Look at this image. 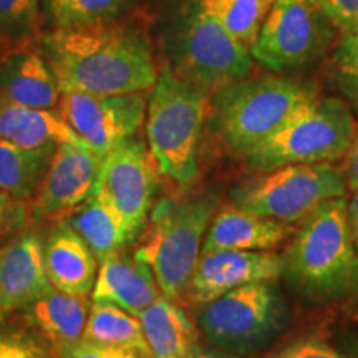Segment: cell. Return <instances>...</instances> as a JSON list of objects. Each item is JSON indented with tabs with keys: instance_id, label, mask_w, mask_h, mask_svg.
<instances>
[{
	"instance_id": "obj_1",
	"label": "cell",
	"mask_w": 358,
	"mask_h": 358,
	"mask_svg": "<svg viewBox=\"0 0 358 358\" xmlns=\"http://www.w3.org/2000/svg\"><path fill=\"white\" fill-rule=\"evenodd\" d=\"M42 52L62 93H143L158 78L145 35L110 22L57 27L43 35Z\"/></svg>"
},
{
	"instance_id": "obj_2",
	"label": "cell",
	"mask_w": 358,
	"mask_h": 358,
	"mask_svg": "<svg viewBox=\"0 0 358 358\" xmlns=\"http://www.w3.org/2000/svg\"><path fill=\"white\" fill-rule=\"evenodd\" d=\"M216 209L213 192L164 196L153 204L133 256L150 266L161 295L176 301L186 294Z\"/></svg>"
},
{
	"instance_id": "obj_3",
	"label": "cell",
	"mask_w": 358,
	"mask_h": 358,
	"mask_svg": "<svg viewBox=\"0 0 358 358\" xmlns=\"http://www.w3.org/2000/svg\"><path fill=\"white\" fill-rule=\"evenodd\" d=\"M208 111V93L171 69L159 71L146 105L148 148L158 171L181 187L199 176L198 146Z\"/></svg>"
},
{
	"instance_id": "obj_4",
	"label": "cell",
	"mask_w": 358,
	"mask_h": 358,
	"mask_svg": "<svg viewBox=\"0 0 358 358\" xmlns=\"http://www.w3.org/2000/svg\"><path fill=\"white\" fill-rule=\"evenodd\" d=\"M285 272L313 294L358 287V250L345 196L325 201L303 219L285 257Z\"/></svg>"
},
{
	"instance_id": "obj_5",
	"label": "cell",
	"mask_w": 358,
	"mask_h": 358,
	"mask_svg": "<svg viewBox=\"0 0 358 358\" xmlns=\"http://www.w3.org/2000/svg\"><path fill=\"white\" fill-rule=\"evenodd\" d=\"M213 95L214 120L222 140L244 156L317 98L307 85L279 77H245Z\"/></svg>"
},
{
	"instance_id": "obj_6",
	"label": "cell",
	"mask_w": 358,
	"mask_h": 358,
	"mask_svg": "<svg viewBox=\"0 0 358 358\" xmlns=\"http://www.w3.org/2000/svg\"><path fill=\"white\" fill-rule=\"evenodd\" d=\"M357 128L342 101L313 98L284 127L252 148L245 159L250 168L262 173L287 164L335 163L347 156Z\"/></svg>"
},
{
	"instance_id": "obj_7",
	"label": "cell",
	"mask_w": 358,
	"mask_h": 358,
	"mask_svg": "<svg viewBox=\"0 0 358 358\" xmlns=\"http://www.w3.org/2000/svg\"><path fill=\"white\" fill-rule=\"evenodd\" d=\"M171 64L179 78L209 95L248 77L252 55L196 0L174 35Z\"/></svg>"
},
{
	"instance_id": "obj_8",
	"label": "cell",
	"mask_w": 358,
	"mask_h": 358,
	"mask_svg": "<svg viewBox=\"0 0 358 358\" xmlns=\"http://www.w3.org/2000/svg\"><path fill=\"white\" fill-rule=\"evenodd\" d=\"M345 187L343 171L332 163L287 164L241 182L231 198L245 211L294 224L325 201L345 196Z\"/></svg>"
},
{
	"instance_id": "obj_9",
	"label": "cell",
	"mask_w": 358,
	"mask_h": 358,
	"mask_svg": "<svg viewBox=\"0 0 358 358\" xmlns=\"http://www.w3.org/2000/svg\"><path fill=\"white\" fill-rule=\"evenodd\" d=\"M282 315L274 282H254L201 307L199 329L211 345L245 355L279 332Z\"/></svg>"
},
{
	"instance_id": "obj_10",
	"label": "cell",
	"mask_w": 358,
	"mask_h": 358,
	"mask_svg": "<svg viewBox=\"0 0 358 358\" xmlns=\"http://www.w3.org/2000/svg\"><path fill=\"white\" fill-rule=\"evenodd\" d=\"M329 38V19L315 0H275L249 50L268 70L284 71L312 62Z\"/></svg>"
},
{
	"instance_id": "obj_11",
	"label": "cell",
	"mask_w": 358,
	"mask_h": 358,
	"mask_svg": "<svg viewBox=\"0 0 358 358\" xmlns=\"http://www.w3.org/2000/svg\"><path fill=\"white\" fill-rule=\"evenodd\" d=\"M158 166L145 141L129 138L101 159L93 194L123 219L129 243L145 229L158 189Z\"/></svg>"
},
{
	"instance_id": "obj_12",
	"label": "cell",
	"mask_w": 358,
	"mask_h": 358,
	"mask_svg": "<svg viewBox=\"0 0 358 358\" xmlns=\"http://www.w3.org/2000/svg\"><path fill=\"white\" fill-rule=\"evenodd\" d=\"M57 108L65 123L103 159L140 131L146 116V100L141 93L69 92L62 93Z\"/></svg>"
},
{
	"instance_id": "obj_13",
	"label": "cell",
	"mask_w": 358,
	"mask_h": 358,
	"mask_svg": "<svg viewBox=\"0 0 358 358\" xmlns=\"http://www.w3.org/2000/svg\"><path fill=\"white\" fill-rule=\"evenodd\" d=\"M284 272L285 257L274 250H209L201 252L186 295L192 306L203 307L243 285L275 282Z\"/></svg>"
},
{
	"instance_id": "obj_14",
	"label": "cell",
	"mask_w": 358,
	"mask_h": 358,
	"mask_svg": "<svg viewBox=\"0 0 358 358\" xmlns=\"http://www.w3.org/2000/svg\"><path fill=\"white\" fill-rule=\"evenodd\" d=\"M101 158L88 145L60 143L34 198V219H60L93 194Z\"/></svg>"
},
{
	"instance_id": "obj_15",
	"label": "cell",
	"mask_w": 358,
	"mask_h": 358,
	"mask_svg": "<svg viewBox=\"0 0 358 358\" xmlns=\"http://www.w3.org/2000/svg\"><path fill=\"white\" fill-rule=\"evenodd\" d=\"M52 289L43 264L42 237L32 227L0 248V320Z\"/></svg>"
},
{
	"instance_id": "obj_16",
	"label": "cell",
	"mask_w": 358,
	"mask_h": 358,
	"mask_svg": "<svg viewBox=\"0 0 358 358\" xmlns=\"http://www.w3.org/2000/svg\"><path fill=\"white\" fill-rule=\"evenodd\" d=\"M161 295L153 271L134 256L123 250L115 252L98 264L93 302H108L134 317L145 312Z\"/></svg>"
},
{
	"instance_id": "obj_17",
	"label": "cell",
	"mask_w": 358,
	"mask_h": 358,
	"mask_svg": "<svg viewBox=\"0 0 358 358\" xmlns=\"http://www.w3.org/2000/svg\"><path fill=\"white\" fill-rule=\"evenodd\" d=\"M43 264L57 290L88 297L95 287L98 261L85 241L62 219L42 239Z\"/></svg>"
},
{
	"instance_id": "obj_18",
	"label": "cell",
	"mask_w": 358,
	"mask_h": 358,
	"mask_svg": "<svg viewBox=\"0 0 358 358\" xmlns=\"http://www.w3.org/2000/svg\"><path fill=\"white\" fill-rule=\"evenodd\" d=\"M295 234L294 224L277 221L234 204L222 206L206 231L201 252L217 249L271 250Z\"/></svg>"
},
{
	"instance_id": "obj_19",
	"label": "cell",
	"mask_w": 358,
	"mask_h": 358,
	"mask_svg": "<svg viewBox=\"0 0 358 358\" xmlns=\"http://www.w3.org/2000/svg\"><path fill=\"white\" fill-rule=\"evenodd\" d=\"M62 92L47 60L32 50H17L0 62V103L53 110Z\"/></svg>"
},
{
	"instance_id": "obj_20",
	"label": "cell",
	"mask_w": 358,
	"mask_h": 358,
	"mask_svg": "<svg viewBox=\"0 0 358 358\" xmlns=\"http://www.w3.org/2000/svg\"><path fill=\"white\" fill-rule=\"evenodd\" d=\"M92 301L53 287L20 310L25 324L43 335L55 352L73 345L83 337Z\"/></svg>"
},
{
	"instance_id": "obj_21",
	"label": "cell",
	"mask_w": 358,
	"mask_h": 358,
	"mask_svg": "<svg viewBox=\"0 0 358 358\" xmlns=\"http://www.w3.org/2000/svg\"><path fill=\"white\" fill-rule=\"evenodd\" d=\"M0 140L27 150H53L60 143L87 145L58 111L0 103Z\"/></svg>"
},
{
	"instance_id": "obj_22",
	"label": "cell",
	"mask_w": 358,
	"mask_h": 358,
	"mask_svg": "<svg viewBox=\"0 0 358 358\" xmlns=\"http://www.w3.org/2000/svg\"><path fill=\"white\" fill-rule=\"evenodd\" d=\"M138 319L155 358H191L199 345L196 325L164 295H159Z\"/></svg>"
},
{
	"instance_id": "obj_23",
	"label": "cell",
	"mask_w": 358,
	"mask_h": 358,
	"mask_svg": "<svg viewBox=\"0 0 358 358\" xmlns=\"http://www.w3.org/2000/svg\"><path fill=\"white\" fill-rule=\"evenodd\" d=\"M60 219L82 237L98 264L129 244L122 216L95 194Z\"/></svg>"
},
{
	"instance_id": "obj_24",
	"label": "cell",
	"mask_w": 358,
	"mask_h": 358,
	"mask_svg": "<svg viewBox=\"0 0 358 358\" xmlns=\"http://www.w3.org/2000/svg\"><path fill=\"white\" fill-rule=\"evenodd\" d=\"M82 338L127 348L143 358H155L146 342L140 319L108 302L92 303Z\"/></svg>"
},
{
	"instance_id": "obj_25",
	"label": "cell",
	"mask_w": 358,
	"mask_h": 358,
	"mask_svg": "<svg viewBox=\"0 0 358 358\" xmlns=\"http://www.w3.org/2000/svg\"><path fill=\"white\" fill-rule=\"evenodd\" d=\"M53 150H27L10 141L0 140V189L12 198H35L53 156Z\"/></svg>"
},
{
	"instance_id": "obj_26",
	"label": "cell",
	"mask_w": 358,
	"mask_h": 358,
	"mask_svg": "<svg viewBox=\"0 0 358 358\" xmlns=\"http://www.w3.org/2000/svg\"><path fill=\"white\" fill-rule=\"evenodd\" d=\"M275 0H199L236 40L250 48Z\"/></svg>"
},
{
	"instance_id": "obj_27",
	"label": "cell",
	"mask_w": 358,
	"mask_h": 358,
	"mask_svg": "<svg viewBox=\"0 0 358 358\" xmlns=\"http://www.w3.org/2000/svg\"><path fill=\"white\" fill-rule=\"evenodd\" d=\"M128 0H47L57 27H83L110 22Z\"/></svg>"
},
{
	"instance_id": "obj_28",
	"label": "cell",
	"mask_w": 358,
	"mask_h": 358,
	"mask_svg": "<svg viewBox=\"0 0 358 358\" xmlns=\"http://www.w3.org/2000/svg\"><path fill=\"white\" fill-rule=\"evenodd\" d=\"M40 0H0V34L27 37L38 24Z\"/></svg>"
},
{
	"instance_id": "obj_29",
	"label": "cell",
	"mask_w": 358,
	"mask_h": 358,
	"mask_svg": "<svg viewBox=\"0 0 358 358\" xmlns=\"http://www.w3.org/2000/svg\"><path fill=\"white\" fill-rule=\"evenodd\" d=\"M335 73L340 88L358 108V30L343 34L335 50Z\"/></svg>"
},
{
	"instance_id": "obj_30",
	"label": "cell",
	"mask_w": 358,
	"mask_h": 358,
	"mask_svg": "<svg viewBox=\"0 0 358 358\" xmlns=\"http://www.w3.org/2000/svg\"><path fill=\"white\" fill-rule=\"evenodd\" d=\"M32 222V206L29 201L15 199L0 189V248L10 243L13 237L30 229Z\"/></svg>"
},
{
	"instance_id": "obj_31",
	"label": "cell",
	"mask_w": 358,
	"mask_h": 358,
	"mask_svg": "<svg viewBox=\"0 0 358 358\" xmlns=\"http://www.w3.org/2000/svg\"><path fill=\"white\" fill-rule=\"evenodd\" d=\"M0 358H50V355L34 337L0 330Z\"/></svg>"
},
{
	"instance_id": "obj_32",
	"label": "cell",
	"mask_w": 358,
	"mask_h": 358,
	"mask_svg": "<svg viewBox=\"0 0 358 358\" xmlns=\"http://www.w3.org/2000/svg\"><path fill=\"white\" fill-rule=\"evenodd\" d=\"M330 24L343 34L358 30V0H315Z\"/></svg>"
},
{
	"instance_id": "obj_33",
	"label": "cell",
	"mask_w": 358,
	"mask_h": 358,
	"mask_svg": "<svg viewBox=\"0 0 358 358\" xmlns=\"http://www.w3.org/2000/svg\"><path fill=\"white\" fill-rule=\"evenodd\" d=\"M57 353L60 358H143L136 352L127 350V348L90 342V340L85 338H80L73 345Z\"/></svg>"
},
{
	"instance_id": "obj_34",
	"label": "cell",
	"mask_w": 358,
	"mask_h": 358,
	"mask_svg": "<svg viewBox=\"0 0 358 358\" xmlns=\"http://www.w3.org/2000/svg\"><path fill=\"white\" fill-rule=\"evenodd\" d=\"M277 358H345L342 357L337 350L327 345L325 342L320 340H306V342L297 343V345L290 347L282 355Z\"/></svg>"
},
{
	"instance_id": "obj_35",
	"label": "cell",
	"mask_w": 358,
	"mask_h": 358,
	"mask_svg": "<svg viewBox=\"0 0 358 358\" xmlns=\"http://www.w3.org/2000/svg\"><path fill=\"white\" fill-rule=\"evenodd\" d=\"M345 185L352 192L358 189V128L353 138V143L345 156V166H343Z\"/></svg>"
},
{
	"instance_id": "obj_36",
	"label": "cell",
	"mask_w": 358,
	"mask_h": 358,
	"mask_svg": "<svg viewBox=\"0 0 358 358\" xmlns=\"http://www.w3.org/2000/svg\"><path fill=\"white\" fill-rule=\"evenodd\" d=\"M348 221H350L353 243H355V248L358 250V189L353 191V198L348 203Z\"/></svg>"
},
{
	"instance_id": "obj_37",
	"label": "cell",
	"mask_w": 358,
	"mask_h": 358,
	"mask_svg": "<svg viewBox=\"0 0 358 358\" xmlns=\"http://www.w3.org/2000/svg\"><path fill=\"white\" fill-rule=\"evenodd\" d=\"M191 358H243L236 353H229V352H219V350H211V348H204L198 345L194 353H192Z\"/></svg>"
}]
</instances>
